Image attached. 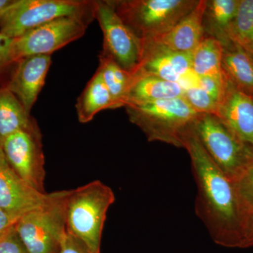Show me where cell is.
<instances>
[{
	"mask_svg": "<svg viewBox=\"0 0 253 253\" xmlns=\"http://www.w3.org/2000/svg\"><path fill=\"white\" fill-rule=\"evenodd\" d=\"M194 123V122H193ZM197 186L196 214L218 246L241 249L249 215L241 204L235 184L208 156L193 123L182 136Z\"/></svg>",
	"mask_w": 253,
	"mask_h": 253,
	"instance_id": "obj_1",
	"label": "cell"
},
{
	"mask_svg": "<svg viewBox=\"0 0 253 253\" xmlns=\"http://www.w3.org/2000/svg\"><path fill=\"white\" fill-rule=\"evenodd\" d=\"M115 199L111 188L99 180L70 190L66 206V232L79 240L91 253H101L105 221Z\"/></svg>",
	"mask_w": 253,
	"mask_h": 253,
	"instance_id": "obj_2",
	"label": "cell"
},
{
	"mask_svg": "<svg viewBox=\"0 0 253 253\" xmlns=\"http://www.w3.org/2000/svg\"><path fill=\"white\" fill-rule=\"evenodd\" d=\"M94 19V1L11 0L0 11V33L15 39L58 18Z\"/></svg>",
	"mask_w": 253,
	"mask_h": 253,
	"instance_id": "obj_3",
	"label": "cell"
},
{
	"mask_svg": "<svg viewBox=\"0 0 253 253\" xmlns=\"http://www.w3.org/2000/svg\"><path fill=\"white\" fill-rule=\"evenodd\" d=\"M125 107L129 121L143 131L148 141L178 148H183V134L199 114L184 97Z\"/></svg>",
	"mask_w": 253,
	"mask_h": 253,
	"instance_id": "obj_4",
	"label": "cell"
},
{
	"mask_svg": "<svg viewBox=\"0 0 253 253\" xmlns=\"http://www.w3.org/2000/svg\"><path fill=\"white\" fill-rule=\"evenodd\" d=\"M193 126L217 168L235 182L253 165V147L241 140L217 116L199 114Z\"/></svg>",
	"mask_w": 253,
	"mask_h": 253,
	"instance_id": "obj_5",
	"label": "cell"
},
{
	"mask_svg": "<svg viewBox=\"0 0 253 253\" xmlns=\"http://www.w3.org/2000/svg\"><path fill=\"white\" fill-rule=\"evenodd\" d=\"M70 190L49 194L44 204L23 214L15 224L28 253H59L66 233Z\"/></svg>",
	"mask_w": 253,
	"mask_h": 253,
	"instance_id": "obj_6",
	"label": "cell"
},
{
	"mask_svg": "<svg viewBox=\"0 0 253 253\" xmlns=\"http://www.w3.org/2000/svg\"><path fill=\"white\" fill-rule=\"evenodd\" d=\"M125 24L139 41L166 33L185 17L199 0H112Z\"/></svg>",
	"mask_w": 253,
	"mask_h": 253,
	"instance_id": "obj_7",
	"label": "cell"
},
{
	"mask_svg": "<svg viewBox=\"0 0 253 253\" xmlns=\"http://www.w3.org/2000/svg\"><path fill=\"white\" fill-rule=\"evenodd\" d=\"M91 20L80 17L58 18L13 39L11 54L14 63L23 58L49 55L85 33Z\"/></svg>",
	"mask_w": 253,
	"mask_h": 253,
	"instance_id": "obj_8",
	"label": "cell"
},
{
	"mask_svg": "<svg viewBox=\"0 0 253 253\" xmlns=\"http://www.w3.org/2000/svg\"><path fill=\"white\" fill-rule=\"evenodd\" d=\"M94 18L104 36L101 53L134 74L141 58V42L118 16L112 0L94 1Z\"/></svg>",
	"mask_w": 253,
	"mask_h": 253,
	"instance_id": "obj_9",
	"label": "cell"
},
{
	"mask_svg": "<svg viewBox=\"0 0 253 253\" xmlns=\"http://www.w3.org/2000/svg\"><path fill=\"white\" fill-rule=\"evenodd\" d=\"M1 147L10 168L37 191L46 193L45 161L40 129L17 131L8 136Z\"/></svg>",
	"mask_w": 253,
	"mask_h": 253,
	"instance_id": "obj_10",
	"label": "cell"
},
{
	"mask_svg": "<svg viewBox=\"0 0 253 253\" xmlns=\"http://www.w3.org/2000/svg\"><path fill=\"white\" fill-rule=\"evenodd\" d=\"M140 63L134 74L148 75L184 86L196 79L191 71L192 53L173 51L151 41H141Z\"/></svg>",
	"mask_w": 253,
	"mask_h": 253,
	"instance_id": "obj_11",
	"label": "cell"
},
{
	"mask_svg": "<svg viewBox=\"0 0 253 253\" xmlns=\"http://www.w3.org/2000/svg\"><path fill=\"white\" fill-rule=\"evenodd\" d=\"M16 63L6 87L31 113L43 86L51 64L49 55H37L20 59Z\"/></svg>",
	"mask_w": 253,
	"mask_h": 253,
	"instance_id": "obj_12",
	"label": "cell"
},
{
	"mask_svg": "<svg viewBox=\"0 0 253 253\" xmlns=\"http://www.w3.org/2000/svg\"><path fill=\"white\" fill-rule=\"evenodd\" d=\"M49 194L37 191L23 181L7 162H0V209L4 212L22 217L44 204Z\"/></svg>",
	"mask_w": 253,
	"mask_h": 253,
	"instance_id": "obj_13",
	"label": "cell"
},
{
	"mask_svg": "<svg viewBox=\"0 0 253 253\" xmlns=\"http://www.w3.org/2000/svg\"><path fill=\"white\" fill-rule=\"evenodd\" d=\"M225 79L217 117L241 140L253 147V96Z\"/></svg>",
	"mask_w": 253,
	"mask_h": 253,
	"instance_id": "obj_14",
	"label": "cell"
},
{
	"mask_svg": "<svg viewBox=\"0 0 253 253\" xmlns=\"http://www.w3.org/2000/svg\"><path fill=\"white\" fill-rule=\"evenodd\" d=\"M206 4V0H199L197 6L174 27L147 41L155 42L173 51L192 53L205 37L203 16Z\"/></svg>",
	"mask_w": 253,
	"mask_h": 253,
	"instance_id": "obj_15",
	"label": "cell"
},
{
	"mask_svg": "<svg viewBox=\"0 0 253 253\" xmlns=\"http://www.w3.org/2000/svg\"><path fill=\"white\" fill-rule=\"evenodd\" d=\"M181 97H184V88L179 83L148 75L134 74L125 106Z\"/></svg>",
	"mask_w": 253,
	"mask_h": 253,
	"instance_id": "obj_16",
	"label": "cell"
},
{
	"mask_svg": "<svg viewBox=\"0 0 253 253\" xmlns=\"http://www.w3.org/2000/svg\"><path fill=\"white\" fill-rule=\"evenodd\" d=\"M240 0H206L203 28L204 36L217 40L224 47L231 45L229 28Z\"/></svg>",
	"mask_w": 253,
	"mask_h": 253,
	"instance_id": "obj_17",
	"label": "cell"
},
{
	"mask_svg": "<svg viewBox=\"0 0 253 253\" xmlns=\"http://www.w3.org/2000/svg\"><path fill=\"white\" fill-rule=\"evenodd\" d=\"M38 129L16 96L6 86H0V146L8 136L17 131Z\"/></svg>",
	"mask_w": 253,
	"mask_h": 253,
	"instance_id": "obj_18",
	"label": "cell"
},
{
	"mask_svg": "<svg viewBox=\"0 0 253 253\" xmlns=\"http://www.w3.org/2000/svg\"><path fill=\"white\" fill-rule=\"evenodd\" d=\"M221 67L228 81L253 96V57L247 51L235 43L224 47Z\"/></svg>",
	"mask_w": 253,
	"mask_h": 253,
	"instance_id": "obj_19",
	"label": "cell"
},
{
	"mask_svg": "<svg viewBox=\"0 0 253 253\" xmlns=\"http://www.w3.org/2000/svg\"><path fill=\"white\" fill-rule=\"evenodd\" d=\"M76 107L78 121L81 123L90 122L100 111L118 109V105L106 87L99 70L78 97Z\"/></svg>",
	"mask_w": 253,
	"mask_h": 253,
	"instance_id": "obj_20",
	"label": "cell"
},
{
	"mask_svg": "<svg viewBox=\"0 0 253 253\" xmlns=\"http://www.w3.org/2000/svg\"><path fill=\"white\" fill-rule=\"evenodd\" d=\"M224 46L217 40L205 36L191 55V71L196 78L224 79L222 58Z\"/></svg>",
	"mask_w": 253,
	"mask_h": 253,
	"instance_id": "obj_21",
	"label": "cell"
},
{
	"mask_svg": "<svg viewBox=\"0 0 253 253\" xmlns=\"http://www.w3.org/2000/svg\"><path fill=\"white\" fill-rule=\"evenodd\" d=\"M98 70L118 108L125 107L126 95L134 80V74L123 69L102 53L100 54Z\"/></svg>",
	"mask_w": 253,
	"mask_h": 253,
	"instance_id": "obj_22",
	"label": "cell"
},
{
	"mask_svg": "<svg viewBox=\"0 0 253 253\" xmlns=\"http://www.w3.org/2000/svg\"><path fill=\"white\" fill-rule=\"evenodd\" d=\"M229 38L250 53L253 43V0H240L229 28Z\"/></svg>",
	"mask_w": 253,
	"mask_h": 253,
	"instance_id": "obj_23",
	"label": "cell"
},
{
	"mask_svg": "<svg viewBox=\"0 0 253 253\" xmlns=\"http://www.w3.org/2000/svg\"><path fill=\"white\" fill-rule=\"evenodd\" d=\"M184 98L196 113L217 116L219 104L198 85L197 82L184 89Z\"/></svg>",
	"mask_w": 253,
	"mask_h": 253,
	"instance_id": "obj_24",
	"label": "cell"
},
{
	"mask_svg": "<svg viewBox=\"0 0 253 253\" xmlns=\"http://www.w3.org/2000/svg\"><path fill=\"white\" fill-rule=\"evenodd\" d=\"M234 184L249 217L253 215V165Z\"/></svg>",
	"mask_w": 253,
	"mask_h": 253,
	"instance_id": "obj_25",
	"label": "cell"
},
{
	"mask_svg": "<svg viewBox=\"0 0 253 253\" xmlns=\"http://www.w3.org/2000/svg\"><path fill=\"white\" fill-rule=\"evenodd\" d=\"M0 253H28L14 226L0 237Z\"/></svg>",
	"mask_w": 253,
	"mask_h": 253,
	"instance_id": "obj_26",
	"label": "cell"
},
{
	"mask_svg": "<svg viewBox=\"0 0 253 253\" xmlns=\"http://www.w3.org/2000/svg\"><path fill=\"white\" fill-rule=\"evenodd\" d=\"M225 83V76L223 80L212 77L197 78L198 85L202 88L219 104H220L224 95Z\"/></svg>",
	"mask_w": 253,
	"mask_h": 253,
	"instance_id": "obj_27",
	"label": "cell"
},
{
	"mask_svg": "<svg viewBox=\"0 0 253 253\" xmlns=\"http://www.w3.org/2000/svg\"><path fill=\"white\" fill-rule=\"evenodd\" d=\"M12 41L0 33V76L6 68L15 63L11 54Z\"/></svg>",
	"mask_w": 253,
	"mask_h": 253,
	"instance_id": "obj_28",
	"label": "cell"
},
{
	"mask_svg": "<svg viewBox=\"0 0 253 253\" xmlns=\"http://www.w3.org/2000/svg\"><path fill=\"white\" fill-rule=\"evenodd\" d=\"M59 253H91L79 240L65 233Z\"/></svg>",
	"mask_w": 253,
	"mask_h": 253,
	"instance_id": "obj_29",
	"label": "cell"
},
{
	"mask_svg": "<svg viewBox=\"0 0 253 253\" xmlns=\"http://www.w3.org/2000/svg\"><path fill=\"white\" fill-rule=\"evenodd\" d=\"M18 219H19V217L11 215L9 213L4 212V211L0 209V237L9 227L14 226L17 222Z\"/></svg>",
	"mask_w": 253,
	"mask_h": 253,
	"instance_id": "obj_30",
	"label": "cell"
},
{
	"mask_svg": "<svg viewBox=\"0 0 253 253\" xmlns=\"http://www.w3.org/2000/svg\"><path fill=\"white\" fill-rule=\"evenodd\" d=\"M251 247H253V215L250 216L248 219L247 226H246L241 249H248Z\"/></svg>",
	"mask_w": 253,
	"mask_h": 253,
	"instance_id": "obj_31",
	"label": "cell"
},
{
	"mask_svg": "<svg viewBox=\"0 0 253 253\" xmlns=\"http://www.w3.org/2000/svg\"><path fill=\"white\" fill-rule=\"evenodd\" d=\"M11 0H0V11H1L5 6L10 2Z\"/></svg>",
	"mask_w": 253,
	"mask_h": 253,
	"instance_id": "obj_32",
	"label": "cell"
},
{
	"mask_svg": "<svg viewBox=\"0 0 253 253\" xmlns=\"http://www.w3.org/2000/svg\"><path fill=\"white\" fill-rule=\"evenodd\" d=\"M0 162H6V158H5L4 153H3L1 146H0Z\"/></svg>",
	"mask_w": 253,
	"mask_h": 253,
	"instance_id": "obj_33",
	"label": "cell"
},
{
	"mask_svg": "<svg viewBox=\"0 0 253 253\" xmlns=\"http://www.w3.org/2000/svg\"><path fill=\"white\" fill-rule=\"evenodd\" d=\"M249 54H251V56H252L253 57V43L252 46H251V51H250Z\"/></svg>",
	"mask_w": 253,
	"mask_h": 253,
	"instance_id": "obj_34",
	"label": "cell"
}]
</instances>
